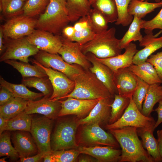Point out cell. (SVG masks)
<instances>
[{"label": "cell", "instance_id": "obj_1", "mask_svg": "<svg viewBox=\"0 0 162 162\" xmlns=\"http://www.w3.org/2000/svg\"><path fill=\"white\" fill-rule=\"evenodd\" d=\"M137 128L128 126L109 130L121 148L119 162H154L139 139Z\"/></svg>", "mask_w": 162, "mask_h": 162}, {"label": "cell", "instance_id": "obj_2", "mask_svg": "<svg viewBox=\"0 0 162 162\" xmlns=\"http://www.w3.org/2000/svg\"><path fill=\"white\" fill-rule=\"evenodd\" d=\"M73 90L62 99L72 97L83 100H94L114 98L106 87L89 69H83L75 75Z\"/></svg>", "mask_w": 162, "mask_h": 162}, {"label": "cell", "instance_id": "obj_3", "mask_svg": "<svg viewBox=\"0 0 162 162\" xmlns=\"http://www.w3.org/2000/svg\"><path fill=\"white\" fill-rule=\"evenodd\" d=\"M44 13L37 20L36 28L60 35L70 22L65 0H49Z\"/></svg>", "mask_w": 162, "mask_h": 162}, {"label": "cell", "instance_id": "obj_4", "mask_svg": "<svg viewBox=\"0 0 162 162\" xmlns=\"http://www.w3.org/2000/svg\"><path fill=\"white\" fill-rule=\"evenodd\" d=\"M116 29L112 27L100 33H97L91 40L80 45L81 50L86 55L91 53L100 58L116 56L121 53L119 40L115 36Z\"/></svg>", "mask_w": 162, "mask_h": 162}, {"label": "cell", "instance_id": "obj_5", "mask_svg": "<svg viewBox=\"0 0 162 162\" xmlns=\"http://www.w3.org/2000/svg\"><path fill=\"white\" fill-rule=\"evenodd\" d=\"M4 39L3 50L0 57V62L10 59L28 63V57L36 55L39 51L36 46L28 41L26 37Z\"/></svg>", "mask_w": 162, "mask_h": 162}, {"label": "cell", "instance_id": "obj_6", "mask_svg": "<svg viewBox=\"0 0 162 162\" xmlns=\"http://www.w3.org/2000/svg\"><path fill=\"white\" fill-rule=\"evenodd\" d=\"M155 122L153 117L147 116L142 114L131 97L130 103L121 117L115 122L106 124L105 128L108 130L128 126L137 128H154Z\"/></svg>", "mask_w": 162, "mask_h": 162}, {"label": "cell", "instance_id": "obj_7", "mask_svg": "<svg viewBox=\"0 0 162 162\" xmlns=\"http://www.w3.org/2000/svg\"><path fill=\"white\" fill-rule=\"evenodd\" d=\"M77 121L67 120L57 125L51 139L52 151L68 150L78 147L76 134L79 126Z\"/></svg>", "mask_w": 162, "mask_h": 162}, {"label": "cell", "instance_id": "obj_8", "mask_svg": "<svg viewBox=\"0 0 162 162\" xmlns=\"http://www.w3.org/2000/svg\"><path fill=\"white\" fill-rule=\"evenodd\" d=\"M80 134V142L83 146L91 147L104 145L117 148L119 145L113 136L105 131L98 123L85 124Z\"/></svg>", "mask_w": 162, "mask_h": 162}, {"label": "cell", "instance_id": "obj_9", "mask_svg": "<svg viewBox=\"0 0 162 162\" xmlns=\"http://www.w3.org/2000/svg\"><path fill=\"white\" fill-rule=\"evenodd\" d=\"M52 122L45 116L32 118L30 132L37 145L38 153L50 154L52 150L50 135Z\"/></svg>", "mask_w": 162, "mask_h": 162}, {"label": "cell", "instance_id": "obj_10", "mask_svg": "<svg viewBox=\"0 0 162 162\" xmlns=\"http://www.w3.org/2000/svg\"><path fill=\"white\" fill-rule=\"evenodd\" d=\"M37 20L22 14L8 19L1 26L4 38L16 39L31 34L36 28Z\"/></svg>", "mask_w": 162, "mask_h": 162}, {"label": "cell", "instance_id": "obj_11", "mask_svg": "<svg viewBox=\"0 0 162 162\" xmlns=\"http://www.w3.org/2000/svg\"><path fill=\"white\" fill-rule=\"evenodd\" d=\"M31 62L42 69L47 74L53 88V92L50 98L58 100L70 93L75 87L74 82L64 74L51 68L45 67L35 59Z\"/></svg>", "mask_w": 162, "mask_h": 162}, {"label": "cell", "instance_id": "obj_12", "mask_svg": "<svg viewBox=\"0 0 162 162\" xmlns=\"http://www.w3.org/2000/svg\"><path fill=\"white\" fill-rule=\"evenodd\" d=\"M34 57L43 66L60 71L73 80L74 76L83 69L78 65L68 63L58 53L51 54L39 50Z\"/></svg>", "mask_w": 162, "mask_h": 162}, {"label": "cell", "instance_id": "obj_13", "mask_svg": "<svg viewBox=\"0 0 162 162\" xmlns=\"http://www.w3.org/2000/svg\"><path fill=\"white\" fill-rule=\"evenodd\" d=\"M26 37L31 44L39 50L51 54L58 53L63 39L60 35L37 29Z\"/></svg>", "mask_w": 162, "mask_h": 162}, {"label": "cell", "instance_id": "obj_14", "mask_svg": "<svg viewBox=\"0 0 162 162\" xmlns=\"http://www.w3.org/2000/svg\"><path fill=\"white\" fill-rule=\"evenodd\" d=\"M58 54L70 64L78 65L86 70L89 69L92 66L86 55L82 52L80 45L76 42L63 38L62 44Z\"/></svg>", "mask_w": 162, "mask_h": 162}, {"label": "cell", "instance_id": "obj_15", "mask_svg": "<svg viewBox=\"0 0 162 162\" xmlns=\"http://www.w3.org/2000/svg\"><path fill=\"white\" fill-rule=\"evenodd\" d=\"M64 100H59L61 109L58 117L74 115L82 118L88 114L100 99L83 100L68 97Z\"/></svg>", "mask_w": 162, "mask_h": 162}, {"label": "cell", "instance_id": "obj_16", "mask_svg": "<svg viewBox=\"0 0 162 162\" xmlns=\"http://www.w3.org/2000/svg\"><path fill=\"white\" fill-rule=\"evenodd\" d=\"M113 78L118 94L132 97L137 86V80L136 76L128 68H120L114 72Z\"/></svg>", "mask_w": 162, "mask_h": 162}, {"label": "cell", "instance_id": "obj_17", "mask_svg": "<svg viewBox=\"0 0 162 162\" xmlns=\"http://www.w3.org/2000/svg\"><path fill=\"white\" fill-rule=\"evenodd\" d=\"M61 109L59 100H51L49 97L44 96L37 101H28L24 111L28 114L38 113L50 119L58 117Z\"/></svg>", "mask_w": 162, "mask_h": 162}, {"label": "cell", "instance_id": "obj_18", "mask_svg": "<svg viewBox=\"0 0 162 162\" xmlns=\"http://www.w3.org/2000/svg\"><path fill=\"white\" fill-rule=\"evenodd\" d=\"M114 98H102L92 110L86 117L77 121L79 125L98 123L108 124L111 114L110 105Z\"/></svg>", "mask_w": 162, "mask_h": 162}, {"label": "cell", "instance_id": "obj_19", "mask_svg": "<svg viewBox=\"0 0 162 162\" xmlns=\"http://www.w3.org/2000/svg\"><path fill=\"white\" fill-rule=\"evenodd\" d=\"M86 55L92 64L89 68L90 70L95 74L112 95L118 94L114 81V72L107 66L97 60L93 54L88 53Z\"/></svg>", "mask_w": 162, "mask_h": 162}, {"label": "cell", "instance_id": "obj_20", "mask_svg": "<svg viewBox=\"0 0 162 162\" xmlns=\"http://www.w3.org/2000/svg\"><path fill=\"white\" fill-rule=\"evenodd\" d=\"M78 149L80 154L90 155L100 162H119L122 154L121 150L108 146H81Z\"/></svg>", "mask_w": 162, "mask_h": 162}, {"label": "cell", "instance_id": "obj_21", "mask_svg": "<svg viewBox=\"0 0 162 162\" xmlns=\"http://www.w3.org/2000/svg\"><path fill=\"white\" fill-rule=\"evenodd\" d=\"M122 54L105 58L96 57L97 60L106 65L114 72L122 68L129 67L133 64L134 56L138 51L136 44L132 42L124 48Z\"/></svg>", "mask_w": 162, "mask_h": 162}, {"label": "cell", "instance_id": "obj_22", "mask_svg": "<svg viewBox=\"0 0 162 162\" xmlns=\"http://www.w3.org/2000/svg\"><path fill=\"white\" fill-rule=\"evenodd\" d=\"M146 34L140 42V46L144 48L138 50L134 56L133 64H139L145 62L153 53L162 48V36L156 38L153 32Z\"/></svg>", "mask_w": 162, "mask_h": 162}, {"label": "cell", "instance_id": "obj_23", "mask_svg": "<svg viewBox=\"0 0 162 162\" xmlns=\"http://www.w3.org/2000/svg\"><path fill=\"white\" fill-rule=\"evenodd\" d=\"M26 131H20L14 133L12 141L14 147L20 158L34 154L38 151L36 145L32 138Z\"/></svg>", "mask_w": 162, "mask_h": 162}, {"label": "cell", "instance_id": "obj_24", "mask_svg": "<svg viewBox=\"0 0 162 162\" xmlns=\"http://www.w3.org/2000/svg\"><path fill=\"white\" fill-rule=\"evenodd\" d=\"M75 32L70 40L82 45L92 40L97 34L88 15L80 18L73 26Z\"/></svg>", "mask_w": 162, "mask_h": 162}, {"label": "cell", "instance_id": "obj_25", "mask_svg": "<svg viewBox=\"0 0 162 162\" xmlns=\"http://www.w3.org/2000/svg\"><path fill=\"white\" fill-rule=\"evenodd\" d=\"M128 68L136 76L149 85L162 83L154 67L147 61L139 64H133Z\"/></svg>", "mask_w": 162, "mask_h": 162}, {"label": "cell", "instance_id": "obj_26", "mask_svg": "<svg viewBox=\"0 0 162 162\" xmlns=\"http://www.w3.org/2000/svg\"><path fill=\"white\" fill-rule=\"evenodd\" d=\"M154 128H137L138 135L141 139L144 148L153 158L154 161L161 162L159 152L157 140L153 135Z\"/></svg>", "mask_w": 162, "mask_h": 162}, {"label": "cell", "instance_id": "obj_27", "mask_svg": "<svg viewBox=\"0 0 162 162\" xmlns=\"http://www.w3.org/2000/svg\"><path fill=\"white\" fill-rule=\"evenodd\" d=\"M160 85L155 84L149 86L141 111L142 114L146 116H150L155 105L162 100V86Z\"/></svg>", "mask_w": 162, "mask_h": 162}, {"label": "cell", "instance_id": "obj_28", "mask_svg": "<svg viewBox=\"0 0 162 162\" xmlns=\"http://www.w3.org/2000/svg\"><path fill=\"white\" fill-rule=\"evenodd\" d=\"M0 86L8 89L15 97L20 98L28 101L34 100L44 96L43 93H36L30 90L22 83L17 84L10 83L1 76L0 77Z\"/></svg>", "mask_w": 162, "mask_h": 162}, {"label": "cell", "instance_id": "obj_29", "mask_svg": "<svg viewBox=\"0 0 162 162\" xmlns=\"http://www.w3.org/2000/svg\"><path fill=\"white\" fill-rule=\"evenodd\" d=\"M16 69L21 74L22 78L31 77L41 78L48 77L44 70L35 64L28 63L18 62L13 60H7L4 62Z\"/></svg>", "mask_w": 162, "mask_h": 162}, {"label": "cell", "instance_id": "obj_30", "mask_svg": "<svg viewBox=\"0 0 162 162\" xmlns=\"http://www.w3.org/2000/svg\"><path fill=\"white\" fill-rule=\"evenodd\" d=\"M145 20L134 16L132 21L127 31L119 40V46L122 50L124 49L133 41L142 40L143 37L141 33L140 29Z\"/></svg>", "mask_w": 162, "mask_h": 162}, {"label": "cell", "instance_id": "obj_31", "mask_svg": "<svg viewBox=\"0 0 162 162\" xmlns=\"http://www.w3.org/2000/svg\"><path fill=\"white\" fill-rule=\"evenodd\" d=\"M162 6V1L153 3L141 0H131L129 5L128 12L133 16L142 19L147 14Z\"/></svg>", "mask_w": 162, "mask_h": 162}, {"label": "cell", "instance_id": "obj_32", "mask_svg": "<svg viewBox=\"0 0 162 162\" xmlns=\"http://www.w3.org/2000/svg\"><path fill=\"white\" fill-rule=\"evenodd\" d=\"M70 22L88 14L91 9L89 0H65Z\"/></svg>", "mask_w": 162, "mask_h": 162}, {"label": "cell", "instance_id": "obj_33", "mask_svg": "<svg viewBox=\"0 0 162 162\" xmlns=\"http://www.w3.org/2000/svg\"><path fill=\"white\" fill-rule=\"evenodd\" d=\"M28 101L15 97L6 104L0 106V115L9 120L24 111Z\"/></svg>", "mask_w": 162, "mask_h": 162}, {"label": "cell", "instance_id": "obj_34", "mask_svg": "<svg viewBox=\"0 0 162 162\" xmlns=\"http://www.w3.org/2000/svg\"><path fill=\"white\" fill-rule=\"evenodd\" d=\"M91 6L100 11L108 23L117 21L118 14L115 0H94Z\"/></svg>", "mask_w": 162, "mask_h": 162}, {"label": "cell", "instance_id": "obj_35", "mask_svg": "<svg viewBox=\"0 0 162 162\" xmlns=\"http://www.w3.org/2000/svg\"><path fill=\"white\" fill-rule=\"evenodd\" d=\"M22 83L29 88H34L41 92L44 96H51L53 88L48 77H31L22 78Z\"/></svg>", "mask_w": 162, "mask_h": 162}, {"label": "cell", "instance_id": "obj_36", "mask_svg": "<svg viewBox=\"0 0 162 162\" xmlns=\"http://www.w3.org/2000/svg\"><path fill=\"white\" fill-rule=\"evenodd\" d=\"M32 118L30 114H27L24 111L8 120L5 130L30 132Z\"/></svg>", "mask_w": 162, "mask_h": 162}, {"label": "cell", "instance_id": "obj_37", "mask_svg": "<svg viewBox=\"0 0 162 162\" xmlns=\"http://www.w3.org/2000/svg\"><path fill=\"white\" fill-rule=\"evenodd\" d=\"M25 1L22 0H0V11L8 20L23 14Z\"/></svg>", "mask_w": 162, "mask_h": 162}, {"label": "cell", "instance_id": "obj_38", "mask_svg": "<svg viewBox=\"0 0 162 162\" xmlns=\"http://www.w3.org/2000/svg\"><path fill=\"white\" fill-rule=\"evenodd\" d=\"M113 102L110 105L111 114L108 124H112L119 119L128 106L130 98L115 94Z\"/></svg>", "mask_w": 162, "mask_h": 162}, {"label": "cell", "instance_id": "obj_39", "mask_svg": "<svg viewBox=\"0 0 162 162\" xmlns=\"http://www.w3.org/2000/svg\"><path fill=\"white\" fill-rule=\"evenodd\" d=\"M131 0H115L118 14V18L115 24L126 26L130 24L134 16L128 12L129 5Z\"/></svg>", "mask_w": 162, "mask_h": 162}, {"label": "cell", "instance_id": "obj_40", "mask_svg": "<svg viewBox=\"0 0 162 162\" xmlns=\"http://www.w3.org/2000/svg\"><path fill=\"white\" fill-rule=\"evenodd\" d=\"M49 0H28L23 7L24 15L31 17L40 14L46 8Z\"/></svg>", "mask_w": 162, "mask_h": 162}, {"label": "cell", "instance_id": "obj_41", "mask_svg": "<svg viewBox=\"0 0 162 162\" xmlns=\"http://www.w3.org/2000/svg\"><path fill=\"white\" fill-rule=\"evenodd\" d=\"M7 156L13 160L19 157L17 151L12 146L10 140V134L8 132L2 133L0 137V156Z\"/></svg>", "mask_w": 162, "mask_h": 162}, {"label": "cell", "instance_id": "obj_42", "mask_svg": "<svg viewBox=\"0 0 162 162\" xmlns=\"http://www.w3.org/2000/svg\"><path fill=\"white\" fill-rule=\"evenodd\" d=\"M92 26L96 33L108 29V22L103 15L98 10L91 9L88 14Z\"/></svg>", "mask_w": 162, "mask_h": 162}, {"label": "cell", "instance_id": "obj_43", "mask_svg": "<svg viewBox=\"0 0 162 162\" xmlns=\"http://www.w3.org/2000/svg\"><path fill=\"white\" fill-rule=\"evenodd\" d=\"M137 85L132 96V99L139 110L141 112L143 102L149 85L137 76Z\"/></svg>", "mask_w": 162, "mask_h": 162}, {"label": "cell", "instance_id": "obj_44", "mask_svg": "<svg viewBox=\"0 0 162 162\" xmlns=\"http://www.w3.org/2000/svg\"><path fill=\"white\" fill-rule=\"evenodd\" d=\"M80 154L78 149L62 150L52 152L55 162H74L77 161Z\"/></svg>", "mask_w": 162, "mask_h": 162}, {"label": "cell", "instance_id": "obj_45", "mask_svg": "<svg viewBox=\"0 0 162 162\" xmlns=\"http://www.w3.org/2000/svg\"><path fill=\"white\" fill-rule=\"evenodd\" d=\"M146 34L153 32L155 29L162 30V8L158 14L153 19L148 21L145 20L142 26Z\"/></svg>", "mask_w": 162, "mask_h": 162}, {"label": "cell", "instance_id": "obj_46", "mask_svg": "<svg viewBox=\"0 0 162 162\" xmlns=\"http://www.w3.org/2000/svg\"><path fill=\"white\" fill-rule=\"evenodd\" d=\"M154 67L157 72L162 80V51L155 54H152L146 60Z\"/></svg>", "mask_w": 162, "mask_h": 162}, {"label": "cell", "instance_id": "obj_47", "mask_svg": "<svg viewBox=\"0 0 162 162\" xmlns=\"http://www.w3.org/2000/svg\"><path fill=\"white\" fill-rule=\"evenodd\" d=\"M0 106L9 102L15 97L13 94L7 88L1 86H0Z\"/></svg>", "mask_w": 162, "mask_h": 162}, {"label": "cell", "instance_id": "obj_48", "mask_svg": "<svg viewBox=\"0 0 162 162\" xmlns=\"http://www.w3.org/2000/svg\"><path fill=\"white\" fill-rule=\"evenodd\" d=\"M46 155L42 153H38V154L31 157L20 158V161L22 162H39Z\"/></svg>", "mask_w": 162, "mask_h": 162}, {"label": "cell", "instance_id": "obj_49", "mask_svg": "<svg viewBox=\"0 0 162 162\" xmlns=\"http://www.w3.org/2000/svg\"><path fill=\"white\" fill-rule=\"evenodd\" d=\"M158 107L154 111L156 112L158 114V118L154 127L155 130L160 124L162 123V100L159 102Z\"/></svg>", "mask_w": 162, "mask_h": 162}, {"label": "cell", "instance_id": "obj_50", "mask_svg": "<svg viewBox=\"0 0 162 162\" xmlns=\"http://www.w3.org/2000/svg\"><path fill=\"white\" fill-rule=\"evenodd\" d=\"M75 31L73 26H67L63 29L62 33L64 38L70 40L73 36Z\"/></svg>", "mask_w": 162, "mask_h": 162}, {"label": "cell", "instance_id": "obj_51", "mask_svg": "<svg viewBox=\"0 0 162 162\" xmlns=\"http://www.w3.org/2000/svg\"><path fill=\"white\" fill-rule=\"evenodd\" d=\"M158 147L160 156L162 160V130H158L157 131Z\"/></svg>", "mask_w": 162, "mask_h": 162}, {"label": "cell", "instance_id": "obj_52", "mask_svg": "<svg viewBox=\"0 0 162 162\" xmlns=\"http://www.w3.org/2000/svg\"><path fill=\"white\" fill-rule=\"evenodd\" d=\"M8 120L5 119L0 115V134L5 130Z\"/></svg>", "mask_w": 162, "mask_h": 162}, {"label": "cell", "instance_id": "obj_53", "mask_svg": "<svg viewBox=\"0 0 162 162\" xmlns=\"http://www.w3.org/2000/svg\"><path fill=\"white\" fill-rule=\"evenodd\" d=\"M79 162H98L96 159L92 158L88 156H84L80 157L77 159Z\"/></svg>", "mask_w": 162, "mask_h": 162}, {"label": "cell", "instance_id": "obj_54", "mask_svg": "<svg viewBox=\"0 0 162 162\" xmlns=\"http://www.w3.org/2000/svg\"><path fill=\"white\" fill-rule=\"evenodd\" d=\"M4 36L2 28H0V53H2L4 47L3 45Z\"/></svg>", "mask_w": 162, "mask_h": 162}, {"label": "cell", "instance_id": "obj_55", "mask_svg": "<svg viewBox=\"0 0 162 162\" xmlns=\"http://www.w3.org/2000/svg\"><path fill=\"white\" fill-rule=\"evenodd\" d=\"M43 159L44 162H55V160L51 154L45 155L44 158Z\"/></svg>", "mask_w": 162, "mask_h": 162}, {"label": "cell", "instance_id": "obj_56", "mask_svg": "<svg viewBox=\"0 0 162 162\" xmlns=\"http://www.w3.org/2000/svg\"><path fill=\"white\" fill-rule=\"evenodd\" d=\"M8 157H9L7 156V157H5V158H2L0 160V162H6V161L5 160V159L6 158H7Z\"/></svg>", "mask_w": 162, "mask_h": 162}, {"label": "cell", "instance_id": "obj_57", "mask_svg": "<svg viewBox=\"0 0 162 162\" xmlns=\"http://www.w3.org/2000/svg\"><path fill=\"white\" fill-rule=\"evenodd\" d=\"M94 0H89V2L90 3V4L91 5V4H92V3L93 2Z\"/></svg>", "mask_w": 162, "mask_h": 162}, {"label": "cell", "instance_id": "obj_58", "mask_svg": "<svg viewBox=\"0 0 162 162\" xmlns=\"http://www.w3.org/2000/svg\"><path fill=\"white\" fill-rule=\"evenodd\" d=\"M142 1H147V0H141ZM157 2H160L161 1H162V0H155Z\"/></svg>", "mask_w": 162, "mask_h": 162}, {"label": "cell", "instance_id": "obj_59", "mask_svg": "<svg viewBox=\"0 0 162 162\" xmlns=\"http://www.w3.org/2000/svg\"><path fill=\"white\" fill-rule=\"evenodd\" d=\"M23 0V1L25 2V1H27L28 0Z\"/></svg>", "mask_w": 162, "mask_h": 162}, {"label": "cell", "instance_id": "obj_60", "mask_svg": "<svg viewBox=\"0 0 162 162\" xmlns=\"http://www.w3.org/2000/svg\"><path fill=\"white\" fill-rule=\"evenodd\" d=\"M161 162H162V160Z\"/></svg>", "mask_w": 162, "mask_h": 162}, {"label": "cell", "instance_id": "obj_61", "mask_svg": "<svg viewBox=\"0 0 162 162\" xmlns=\"http://www.w3.org/2000/svg\"></svg>", "mask_w": 162, "mask_h": 162}]
</instances>
